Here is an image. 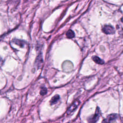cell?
<instances>
[{"label": "cell", "instance_id": "1", "mask_svg": "<svg viewBox=\"0 0 123 123\" xmlns=\"http://www.w3.org/2000/svg\"><path fill=\"white\" fill-rule=\"evenodd\" d=\"M100 115V110L98 107H97L95 111V113L88 119L89 123H95L99 119Z\"/></svg>", "mask_w": 123, "mask_h": 123}, {"label": "cell", "instance_id": "3", "mask_svg": "<svg viewBox=\"0 0 123 123\" xmlns=\"http://www.w3.org/2000/svg\"><path fill=\"white\" fill-rule=\"evenodd\" d=\"M102 31L106 34H111L114 32V29L111 25H105L102 27Z\"/></svg>", "mask_w": 123, "mask_h": 123}, {"label": "cell", "instance_id": "5", "mask_svg": "<svg viewBox=\"0 0 123 123\" xmlns=\"http://www.w3.org/2000/svg\"><path fill=\"white\" fill-rule=\"evenodd\" d=\"M92 60L96 63L99 64H103L104 63V62L102 59H100L98 57L96 56H94L92 58Z\"/></svg>", "mask_w": 123, "mask_h": 123}, {"label": "cell", "instance_id": "4", "mask_svg": "<svg viewBox=\"0 0 123 123\" xmlns=\"http://www.w3.org/2000/svg\"><path fill=\"white\" fill-rule=\"evenodd\" d=\"M80 104V101L79 100H75L69 107V108L68 109L67 111V113L68 114H70L71 112L74 111L77 107V106L79 105Z\"/></svg>", "mask_w": 123, "mask_h": 123}, {"label": "cell", "instance_id": "7", "mask_svg": "<svg viewBox=\"0 0 123 123\" xmlns=\"http://www.w3.org/2000/svg\"><path fill=\"white\" fill-rule=\"evenodd\" d=\"M12 41H13V42L14 43H15L16 44L19 45V46H20L21 47H23L25 45V41L22 40L17 39H14Z\"/></svg>", "mask_w": 123, "mask_h": 123}, {"label": "cell", "instance_id": "9", "mask_svg": "<svg viewBox=\"0 0 123 123\" xmlns=\"http://www.w3.org/2000/svg\"><path fill=\"white\" fill-rule=\"evenodd\" d=\"M47 89L45 87H43L41 88L40 93L41 95H44L47 93Z\"/></svg>", "mask_w": 123, "mask_h": 123}, {"label": "cell", "instance_id": "10", "mask_svg": "<svg viewBox=\"0 0 123 123\" xmlns=\"http://www.w3.org/2000/svg\"><path fill=\"white\" fill-rule=\"evenodd\" d=\"M121 21H122V22L123 23V16L122 17V19H121Z\"/></svg>", "mask_w": 123, "mask_h": 123}, {"label": "cell", "instance_id": "2", "mask_svg": "<svg viewBox=\"0 0 123 123\" xmlns=\"http://www.w3.org/2000/svg\"><path fill=\"white\" fill-rule=\"evenodd\" d=\"M118 117V115L116 113H113L109 115L107 118L104 119L102 123H111V122L115 121Z\"/></svg>", "mask_w": 123, "mask_h": 123}, {"label": "cell", "instance_id": "8", "mask_svg": "<svg viewBox=\"0 0 123 123\" xmlns=\"http://www.w3.org/2000/svg\"><path fill=\"white\" fill-rule=\"evenodd\" d=\"M66 36L68 38H73L74 37V33L72 30H69L67 32V33L66 34Z\"/></svg>", "mask_w": 123, "mask_h": 123}, {"label": "cell", "instance_id": "6", "mask_svg": "<svg viewBox=\"0 0 123 123\" xmlns=\"http://www.w3.org/2000/svg\"><path fill=\"white\" fill-rule=\"evenodd\" d=\"M60 99V96L58 95H55L54 97H53L50 101V103L51 105H54L55 104H56L58 101Z\"/></svg>", "mask_w": 123, "mask_h": 123}]
</instances>
